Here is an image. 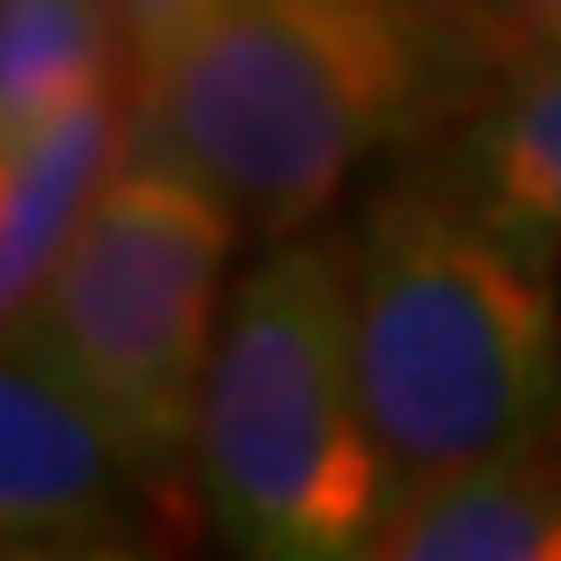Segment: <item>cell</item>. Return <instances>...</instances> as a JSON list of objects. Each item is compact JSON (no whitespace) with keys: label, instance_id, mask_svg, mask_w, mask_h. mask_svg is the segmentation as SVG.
<instances>
[{"label":"cell","instance_id":"obj_7","mask_svg":"<svg viewBox=\"0 0 561 561\" xmlns=\"http://www.w3.org/2000/svg\"><path fill=\"white\" fill-rule=\"evenodd\" d=\"M131 153V73L66 95L37 125L0 131V321H22L44 277Z\"/></svg>","mask_w":561,"mask_h":561},{"label":"cell","instance_id":"obj_6","mask_svg":"<svg viewBox=\"0 0 561 561\" xmlns=\"http://www.w3.org/2000/svg\"><path fill=\"white\" fill-rule=\"evenodd\" d=\"M387 175L416 183L518 263L561 277V37L525 44L481 95L387 161Z\"/></svg>","mask_w":561,"mask_h":561},{"label":"cell","instance_id":"obj_9","mask_svg":"<svg viewBox=\"0 0 561 561\" xmlns=\"http://www.w3.org/2000/svg\"><path fill=\"white\" fill-rule=\"evenodd\" d=\"M117 0H0V131L37 125L44 110L103 81H125Z\"/></svg>","mask_w":561,"mask_h":561},{"label":"cell","instance_id":"obj_3","mask_svg":"<svg viewBox=\"0 0 561 561\" xmlns=\"http://www.w3.org/2000/svg\"><path fill=\"white\" fill-rule=\"evenodd\" d=\"M351 343L373 431L409 496L561 423V277L379 175L343 219Z\"/></svg>","mask_w":561,"mask_h":561},{"label":"cell","instance_id":"obj_2","mask_svg":"<svg viewBox=\"0 0 561 561\" xmlns=\"http://www.w3.org/2000/svg\"><path fill=\"white\" fill-rule=\"evenodd\" d=\"M197 503L241 561H379L409 481L357 387L343 219L255 241L197 409Z\"/></svg>","mask_w":561,"mask_h":561},{"label":"cell","instance_id":"obj_11","mask_svg":"<svg viewBox=\"0 0 561 561\" xmlns=\"http://www.w3.org/2000/svg\"><path fill=\"white\" fill-rule=\"evenodd\" d=\"M511 8H518L540 37H561V0H511Z\"/></svg>","mask_w":561,"mask_h":561},{"label":"cell","instance_id":"obj_1","mask_svg":"<svg viewBox=\"0 0 561 561\" xmlns=\"http://www.w3.org/2000/svg\"><path fill=\"white\" fill-rule=\"evenodd\" d=\"M540 30L511 0H219L131 81V153L211 190L249 241L321 227Z\"/></svg>","mask_w":561,"mask_h":561},{"label":"cell","instance_id":"obj_10","mask_svg":"<svg viewBox=\"0 0 561 561\" xmlns=\"http://www.w3.org/2000/svg\"><path fill=\"white\" fill-rule=\"evenodd\" d=\"M211 8H219V0H117L125 51H131V81L153 73L161 59H175V51L211 22Z\"/></svg>","mask_w":561,"mask_h":561},{"label":"cell","instance_id":"obj_4","mask_svg":"<svg viewBox=\"0 0 561 561\" xmlns=\"http://www.w3.org/2000/svg\"><path fill=\"white\" fill-rule=\"evenodd\" d=\"M241 241V219L211 190L161 161H125L30 313L8 321L197 525V409Z\"/></svg>","mask_w":561,"mask_h":561},{"label":"cell","instance_id":"obj_8","mask_svg":"<svg viewBox=\"0 0 561 561\" xmlns=\"http://www.w3.org/2000/svg\"><path fill=\"white\" fill-rule=\"evenodd\" d=\"M379 561H561V423L401 503Z\"/></svg>","mask_w":561,"mask_h":561},{"label":"cell","instance_id":"obj_5","mask_svg":"<svg viewBox=\"0 0 561 561\" xmlns=\"http://www.w3.org/2000/svg\"><path fill=\"white\" fill-rule=\"evenodd\" d=\"M190 511L139 474L110 431L22 335L0 351V554L8 561H139L175 547Z\"/></svg>","mask_w":561,"mask_h":561}]
</instances>
